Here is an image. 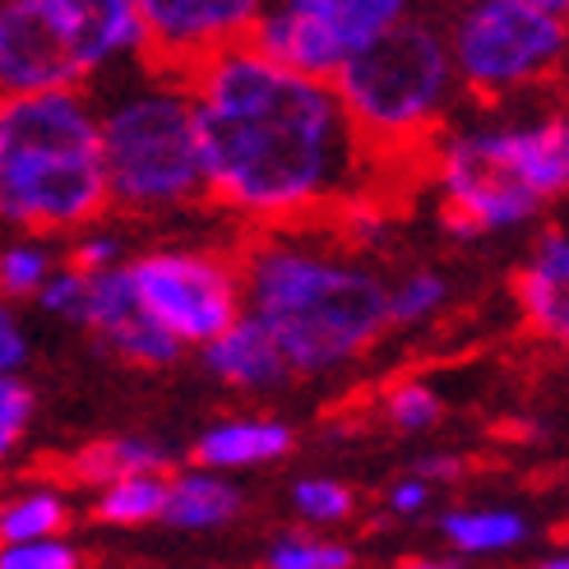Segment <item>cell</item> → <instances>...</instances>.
I'll list each match as a JSON object with an SVG mask.
<instances>
[{
	"instance_id": "6da1fadb",
	"label": "cell",
	"mask_w": 569,
	"mask_h": 569,
	"mask_svg": "<svg viewBox=\"0 0 569 569\" xmlns=\"http://www.w3.org/2000/svg\"><path fill=\"white\" fill-rule=\"evenodd\" d=\"M209 204L241 227L325 222L371 194L380 158L361 144L333 83L232 47L190 70Z\"/></svg>"
},
{
	"instance_id": "7a4b0ae2",
	"label": "cell",
	"mask_w": 569,
	"mask_h": 569,
	"mask_svg": "<svg viewBox=\"0 0 569 569\" xmlns=\"http://www.w3.org/2000/svg\"><path fill=\"white\" fill-rule=\"evenodd\" d=\"M241 310L260 325L292 376H333L389 333L385 273L325 222L260 227L237 254Z\"/></svg>"
},
{
	"instance_id": "8fae6325",
	"label": "cell",
	"mask_w": 569,
	"mask_h": 569,
	"mask_svg": "<svg viewBox=\"0 0 569 569\" xmlns=\"http://www.w3.org/2000/svg\"><path fill=\"white\" fill-rule=\"evenodd\" d=\"M74 325L89 329L102 352L121 357L130 366H172L186 352L134 306L121 264L107 273H89V292H83V310Z\"/></svg>"
},
{
	"instance_id": "cb8c5ba5",
	"label": "cell",
	"mask_w": 569,
	"mask_h": 569,
	"mask_svg": "<svg viewBox=\"0 0 569 569\" xmlns=\"http://www.w3.org/2000/svg\"><path fill=\"white\" fill-rule=\"evenodd\" d=\"M269 569H352V551L338 542H320L310 532H282L264 556Z\"/></svg>"
},
{
	"instance_id": "7c38bea8",
	"label": "cell",
	"mask_w": 569,
	"mask_h": 569,
	"mask_svg": "<svg viewBox=\"0 0 569 569\" xmlns=\"http://www.w3.org/2000/svg\"><path fill=\"white\" fill-rule=\"evenodd\" d=\"M515 297L537 338L565 343L569 338V237H565V227H547L532 241L528 260L515 278Z\"/></svg>"
},
{
	"instance_id": "83f0119b",
	"label": "cell",
	"mask_w": 569,
	"mask_h": 569,
	"mask_svg": "<svg viewBox=\"0 0 569 569\" xmlns=\"http://www.w3.org/2000/svg\"><path fill=\"white\" fill-rule=\"evenodd\" d=\"M83 292H89V273H79L74 264L61 260V264L47 273L42 288H38L33 306L42 310V316H51V320L74 325V320H79V310H83Z\"/></svg>"
},
{
	"instance_id": "ba28073f",
	"label": "cell",
	"mask_w": 569,
	"mask_h": 569,
	"mask_svg": "<svg viewBox=\"0 0 569 569\" xmlns=\"http://www.w3.org/2000/svg\"><path fill=\"white\" fill-rule=\"evenodd\" d=\"M453 79L481 107L542 98L560 79L569 33L565 19L519 0H449L440 14Z\"/></svg>"
},
{
	"instance_id": "9c48e42d",
	"label": "cell",
	"mask_w": 569,
	"mask_h": 569,
	"mask_svg": "<svg viewBox=\"0 0 569 569\" xmlns=\"http://www.w3.org/2000/svg\"><path fill=\"white\" fill-rule=\"evenodd\" d=\"M126 288L134 306L181 348H204L241 316L237 254L213 246H149L126 254Z\"/></svg>"
},
{
	"instance_id": "d6986e66",
	"label": "cell",
	"mask_w": 569,
	"mask_h": 569,
	"mask_svg": "<svg viewBox=\"0 0 569 569\" xmlns=\"http://www.w3.org/2000/svg\"><path fill=\"white\" fill-rule=\"evenodd\" d=\"M167 463H172V453H167L158 440L111 436V440H98V445L83 449L74 459V472H79V481L102 487V481H117V477H130V472H162Z\"/></svg>"
},
{
	"instance_id": "277c9868",
	"label": "cell",
	"mask_w": 569,
	"mask_h": 569,
	"mask_svg": "<svg viewBox=\"0 0 569 569\" xmlns=\"http://www.w3.org/2000/svg\"><path fill=\"white\" fill-rule=\"evenodd\" d=\"M93 102L107 213L130 222H172L209 204L190 74L144 61L111 79Z\"/></svg>"
},
{
	"instance_id": "9a60e30c",
	"label": "cell",
	"mask_w": 569,
	"mask_h": 569,
	"mask_svg": "<svg viewBox=\"0 0 569 569\" xmlns=\"http://www.w3.org/2000/svg\"><path fill=\"white\" fill-rule=\"evenodd\" d=\"M297 445L292 426L278 417H232L209 426L194 440V463L209 472H232V468H254V463H278L288 459Z\"/></svg>"
},
{
	"instance_id": "3957f363",
	"label": "cell",
	"mask_w": 569,
	"mask_h": 569,
	"mask_svg": "<svg viewBox=\"0 0 569 569\" xmlns=\"http://www.w3.org/2000/svg\"><path fill=\"white\" fill-rule=\"evenodd\" d=\"M440 222L459 241L509 237L537 222L569 186V121L542 98L481 107L449 121L431 149Z\"/></svg>"
},
{
	"instance_id": "f1b7e54d",
	"label": "cell",
	"mask_w": 569,
	"mask_h": 569,
	"mask_svg": "<svg viewBox=\"0 0 569 569\" xmlns=\"http://www.w3.org/2000/svg\"><path fill=\"white\" fill-rule=\"evenodd\" d=\"M0 569H79V551L70 542H56V537L14 542V547H0Z\"/></svg>"
},
{
	"instance_id": "e575fe53",
	"label": "cell",
	"mask_w": 569,
	"mask_h": 569,
	"mask_svg": "<svg viewBox=\"0 0 569 569\" xmlns=\"http://www.w3.org/2000/svg\"><path fill=\"white\" fill-rule=\"evenodd\" d=\"M403 569H445V565H431V560H412V565H403Z\"/></svg>"
},
{
	"instance_id": "ffe728a7",
	"label": "cell",
	"mask_w": 569,
	"mask_h": 569,
	"mask_svg": "<svg viewBox=\"0 0 569 569\" xmlns=\"http://www.w3.org/2000/svg\"><path fill=\"white\" fill-rule=\"evenodd\" d=\"M66 523H70V509H66L61 491H51V487L19 491V496H10L6 505H0V547L61 537Z\"/></svg>"
},
{
	"instance_id": "8992f818",
	"label": "cell",
	"mask_w": 569,
	"mask_h": 569,
	"mask_svg": "<svg viewBox=\"0 0 569 569\" xmlns=\"http://www.w3.org/2000/svg\"><path fill=\"white\" fill-rule=\"evenodd\" d=\"M352 130L380 162L417 158L453 121L459 79L436 14H408L376 42L357 47L329 79Z\"/></svg>"
},
{
	"instance_id": "f546056e",
	"label": "cell",
	"mask_w": 569,
	"mask_h": 569,
	"mask_svg": "<svg viewBox=\"0 0 569 569\" xmlns=\"http://www.w3.org/2000/svg\"><path fill=\"white\" fill-rule=\"evenodd\" d=\"M28 357H33V338L19 316V306L0 297V376H19Z\"/></svg>"
},
{
	"instance_id": "ac0fdd59",
	"label": "cell",
	"mask_w": 569,
	"mask_h": 569,
	"mask_svg": "<svg viewBox=\"0 0 569 569\" xmlns=\"http://www.w3.org/2000/svg\"><path fill=\"white\" fill-rule=\"evenodd\" d=\"M453 301V282L440 269H408L398 278H385V306H389V329H421L445 306Z\"/></svg>"
},
{
	"instance_id": "603a6c76",
	"label": "cell",
	"mask_w": 569,
	"mask_h": 569,
	"mask_svg": "<svg viewBox=\"0 0 569 569\" xmlns=\"http://www.w3.org/2000/svg\"><path fill=\"white\" fill-rule=\"evenodd\" d=\"M126 254H130L126 237H121V232H111V222H107V218H98V222H89V227H79L74 237H66L61 260L74 264L79 273H107V269L126 264Z\"/></svg>"
},
{
	"instance_id": "5bb4252c",
	"label": "cell",
	"mask_w": 569,
	"mask_h": 569,
	"mask_svg": "<svg viewBox=\"0 0 569 569\" xmlns=\"http://www.w3.org/2000/svg\"><path fill=\"white\" fill-rule=\"evenodd\" d=\"M278 6L301 14L348 61L357 47L376 42L380 33H389L393 23L417 14L421 0H278Z\"/></svg>"
},
{
	"instance_id": "4dcf8cb0",
	"label": "cell",
	"mask_w": 569,
	"mask_h": 569,
	"mask_svg": "<svg viewBox=\"0 0 569 569\" xmlns=\"http://www.w3.org/2000/svg\"><path fill=\"white\" fill-rule=\"evenodd\" d=\"M426 500H431V481H421L417 472L403 477L389 491V509H393V515H417V509H426Z\"/></svg>"
},
{
	"instance_id": "4316f807",
	"label": "cell",
	"mask_w": 569,
	"mask_h": 569,
	"mask_svg": "<svg viewBox=\"0 0 569 569\" xmlns=\"http://www.w3.org/2000/svg\"><path fill=\"white\" fill-rule=\"evenodd\" d=\"M38 412V393L28 389L23 376H0V463L19 449V440L28 436Z\"/></svg>"
},
{
	"instance_id": "52a82bcc",
	"label": "cell",
	"mask_w": 569,
	"mask_h": 569,
	"mask_svg": "<svg viewBox=\"0 0 569 569\" xmlns=\"http://www.w3.org/2000/svg\"><path fill=\"white\" fill-rule=\"evenodd\" d=\"M144 61L139 0H0V93L93 89Z\"/></svg>"
},
{
	"instance_id": "5b68a950",
	"label": "cell",
	"mask_w": 569,
	"mask_h": 569,
	"mask_svg": "<svg viewBox=\"0 0 569 569\" xmlns=\"http://www.w3.org/2000/svg\"><path fill=\"white\" fill-rule=\"evenodd\" d=\"M107 218L93 89L0 93V232L66 241Z\"/></svg>"
},
{
	"instance_id": "7402d4cb",
	"label": "cell",
	"mask_w": 569,
	"mask_h": 569,
	"mask_svg": "<svg viewBox=\"0 0 569 569\" xmlns=\"http://www.w3.org/2000/svg\"><path fill=\"white\" fill-rule=\"evenodd\" d=\"M440 528L453 547L472 551V556L509 551L528 537V523H523V515H515V509H453V515H445Z\"/></svg>"
},
{
	"instance_id": "484cf974",
	"label": "cell",
	"mask_w": 569,
	"mask_h": 569,
	"mask_svg": "<svg viewBox=\"0 0 569 569\" xmlns=\"http://www.w3.org/2000/svg\"><path fill=\"white\" fill-rule=\"evenodd\" d=\"M292 505L306 523H343L352 515V491L333 477H301L292 487Z\"/></svg>"
},
{
	"instance_id": "2e32d148",
	"label": "cell",
	"mask_w": 569,
	"mask_h": 569,
	"mask_svg": "<svg viewBox=\"0 0 569 569\" xmlns=\"http://www.w3.org/2000/svg\"><path fill=\"white\" fill-rule=\"evenodd\" d=\"M241 515V491L227 481L222 472H181L167 481V500H162V519L186 532H204V528H222Z\"/></svg>"
},
{
	"instance_id": "30bf717a",
	"label": "cell",
	"mask_w": 569,
	"mask_h": 569,
	"mask_svg": "<svg viewBox=\"0 0 569 569\" xmlns=\"http://www.w3.org/2000/svg\"><path fill=\"white\" fill-rule=\"evenodd\" d=\"M269 0H139L149 61L190 74L209 56L246 47Z\"/></svg>"
},
{
	"instance_id": "d6a6232c",
	"label": "cell",
	"mask_w": 569,
	"mask_h": 569,
	"mask_svg": "<svg viewBox=\"0 0 569 569\" xmlns=\"http://www.w3.org/2000/svg\"><path fill=\"white\" fill-rule=\"evenodd\" d=\"M519 6L542 10V14H551V19H565V14H569V0H519Z\"/></svg>"
},
{
	"instance_id": "44dd1931",
	"label": "cell",
	"mask_w": 569,
	"mask_h": 569,
	"mask_svg": "<svg viewBox=\"0 0 569 569\" xmlns=\"http://www.w3.org/2000/svg\"><path fill=\"white\" fill-rule=\"evenodd\" d=\"M162 500H167L162 472H130L117 481H102L93 515L102 523H117V528H139V523L162 519Z\"/></svg>"
},
{
	"instance_id": "e0dca14e",
	"label": "cell",
	"mask_w": 569,
	"mask_h": 569,
	"mask_svg": "<svg viewBox=\"0 0 569 569\" xmlns=\"http://www.w3.org/2000/svg\"><path fill=\"white\" fill-rule=\"evenodd\" d=\"M61 264V241L28 237V232H0V297L23 306L33 301L47 273Z\"/></svg>"
},
{
	"instance_id": "d4e9b609",
	"label": "cell",
	"mask_w": 569,
	"mask_h": 569,
	"mask_svg": "<svg viewBox=\"0 0 569 569\" xmlns=\"http://www.w3.org/2000/svg\"><path fill=\"white\" fill-rule=\"evenodd\" d=\"M385 417L398 426V431H431L445 417V398L426 385V380H398L385 393Z\"/></svg>"
},
{
	"instance_id": "836d02e7",
	"label": "cell",
	"mask_w": 569,
	"mask_h": 569,
	"mask_svg": "<svg viewBox=\"0 0 569 569\" xmlns=\"http://www.w3.org/2000/svg\"><path fill=\"white\" fill-rule=\"evenodd\" d=\"M537 569H569V560H565V556H551V560H542Z\"/></svg>"
},
{
	"instance_id": "4fadbf2b",
	"label": "cell",
	"mask_w": 569,
	"mask_h": 569,
	"mask_svg": "<svg viewBox=\"0 0 569 569\" xmlns=\"http://www.w3.org/2000/svg\"><path fill=\"white\" fill-rule=\"evenodd\" d=\"M199 352H204L209 376H218L222 385H232V389H246V393H264V389H278V385L292 380L278 343L246 316V310L218 338H209Z\"/></svg>"
},
{
	"instance_id": "1f68e13d",
	"label": "cell",
	"mask_w": 569,
	"mask_h": 569,
	"mask_svg": "<svg viewBox=\"0 0 569 569\" xmlns=\"http://www.w3.org/2000/svg\"><path fill=\"white\" fill-rule=\"evenodd\" d=\"M459 459H421L417 463V477L421 481H449V477H459Z\"/></svg>"
}]
</instances>
